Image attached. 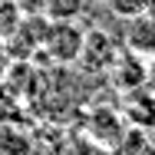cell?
I'll use <instances>...</instances> for the list:
<instances>
[{
    "label": "cell",
    "mask_w": 155,
    "mask_h": 155,
    "mask_svg": "<svg viewBox=\"0 0 155 155\" xmlns=\"http://www.w3.org/2000/svg\"><path fill=\"white\" fill-rule=\"evenodd\" d=\"M83 36H86V30L76 20H46V33H43L40 53L53 66H73V63L79 60Z\"/></svg>",
    "instance_id": "1"
},
{
    "label": "cell",
    "mask_w": 155,
    "mask_h": 155,
    "mask_svg": "<svg viewBox=\"0 0 155 155\" xmlns=\"http://www.w3.org/2000/svg\"><path fill=\"white\" fill-rule=\"evenodd\" d=\"M119 40L112 36V33H106L102 27H93V30H86L83 36V50H79V66L86 69V73H109L112 69V63L119 56Z\"/></svg>",
    "instance_id": "2"
},
{
    "label": "cell",
    "mask_w": 155,
    "mask_h": 155,
    "mask_svg": "<svg viewBox=\"0 0 155 155\" xmlns=\"http://www.w3.org/2000/svg\"><path fill=\"white\" fill-rule=\"evenodd\" d=\"M122 119L129 122V129H142V132H155V89L139 86L122 93Z\"/></svg>",
    "instance_id": "3"
},
{
    "label": "cell",
    "mask_w": 155,
    "mask_h": 155,
    "mask_svg": "<svg viewBox=\"0 0 155 155\" xmlns=\"http://www.w3.org/2000/svg\"><path fill=\"white\" fill-rule=\"evenodd\" d=\"M122 46L139 53L142 60H155V13L152 10H142V13L125 20Z\"/></svg>",
    "instance_id": "4"
},
{
    "label": "cell",
    "mask_w": 155,
    "mask_h": 155,
    "mask_svg": "<svg viewBox=\"0 0 155 155\" xmlns=\"http://www.w3.org/2000/svg\"><path fill=\"white\" fill-rule=\"evenodd\" d=\"M109 73H112L116 89H119V93H129V89H139V86L149 83V60H142L139 53H132V50L122 46Z\"/></svg>",
    "instance_id": "5"
},
{
    "label": "cell",
    "mask_w": 155,
    "mask_h": 155,
    "mask_svg": "<svg viewBox=\"0 0 155 155\" xmlns=\"http://www.w3.org/2000/svg\"><path fill=\"white\" fill-rule=\"evenodd\" d=\"M89 0H43V17L50 20H76Z\"/></svg>",
    "instance_id": "6"
},
{
    "label": "cell",
    "mask_w": 155,
    "mask_h": 155,
    "mask_svg": "<svg viewBox=\"0 0 155 155\" xmlns=\"http://www.w3.org/2000/svg\"><path fill=\"white\" fill-rule=\"evenodd\" d=\"M106 7L116 13V17H135V13H142V10H149V0H106Z\"/></svg>",
    "instance_id": "7"
},
{
    "label": "cell",
    "mask_w": 155,
    "mask_h": 155,
    "mask_svg": "<svg viewBox=\"0 0 155 155\" xmlns=\"http://www.w3.org/2000/svg\"><path fill=\"white\" fill-rule=\"evenodd\" d=\"M10 66V53H7V43H3V36H0V73Z\"/></svg>",
    "instance_id": "8"
},
{
    "label": "cell",
    "mask_w": 155,
    "mask_h": 155,
    "mask_svg": "<svg viewBox=\"0 0 155 155\" xmlns=\"http://www.w3.org/2000/svg\"><path fill=\"white\" fill-rule=\"evenodd\" d=\"M149 83L155 86V66H149Z\"/></svg>",
    "instance_id": "9"
},
{
    "label": "cell",
    "mask_w": 155,
    "mask_h": 155,
    "mask_svg": "<svg viewBox=\"0 0 155 155\" xmlns=\"http://www.w3.org/2000/svg\"><path fill=\"white\" fill-rule=\"evenodd\" d=\"M149 10H152V13H155V0H149Z\"/></svg>",
    "instance_id": "10"
}]
</instances>
